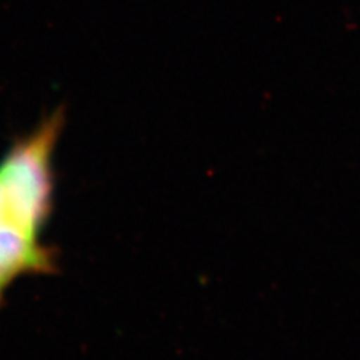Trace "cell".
Masks as SVG:
<instances>
[{
	"instance_id": "obj_1",
	"label": "cell",
	"mask_w": 360,
	"mask_h": 360,
	"mask_svg": "<svg viewBox=\"0 0 360 360\" xmlns=\"http://www.w3.org/2000/svg\"><path fill=\"white\" fill-rule=\"evenodd\" d=\"M63 127L65 108L58 107L35 129L14 141L0 161V201L38 234L53 207V153Z\"/></svg>"
},
{
	"instance_id": "obj_2",
	"label": "cell",
	"mask_w": 360,
	"mask_h": 360,
	"mask_svg": "<svg viewBox=\"0 0 360 360\" xmlns=\"http://www.w3.org/2000/svg\"><path fill=\"white\" fill-rule=\"evenodd\" d=\"M54 269V254L41 243L38 236L14 225L0 224V302L17 278L51 274Z\"/></svg>"
}]
</instances>
